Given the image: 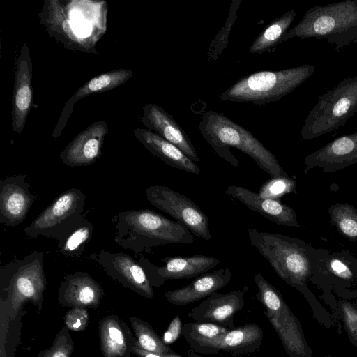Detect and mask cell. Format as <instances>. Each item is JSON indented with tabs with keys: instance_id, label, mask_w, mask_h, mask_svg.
<instances>
[{
	"instance_id": "obj_1",
	"label": "cell",
	"mask_w": 357,
	"mask_h": 357,
	"mask_svg": "<svg viewBox=\"0 0 357 357\" xmlns=\"http://www.w3.org/2000/svg\"><path fill=\"white\" fill-rule=\"evenodd\" d=\"M107 2L93 0L44 1L40 23L70 50L97 53L95 46L107 31Z\"/></svg>"
},
{
	"instance_id": "obj_2",
	"label": "cell",
	"mask_w": 357,
	"mask_h": 357,
	"mask_svg": "<svg viewBox=\"0 0 357 357\" xmlns=\"http://www.w3.org/2000/svg\"><path fill=\"white\" fill-rule=\"evenodd\" d=\"M112 221L115 227L114 242L136 254L167 244L195 241L193 234L183 224L150 209L121 211Z\"/></svg>"
},
{
	"instance_id": "obj_3",
	"label": "cell",
	"mask_w": 357,
	"mask_h": 357,
	"mask_svg": "<svg viewBox=\"0 0 357 357\" xmlns=\"http://www.w3.org/2000/svg\"><path fill=\"white\" fill-rule=\"evenodd\" d=\"M202 137L217 155L234 167L240 162L230 147L243 152L272 178L289 177L276 157L247 129L223 114L209 110L204 113L199 126Z\"/></svg>"
},
{
	"instance_id": "obj_4",
	"label": "cell",
	"mask_w": 357,
	"mask_h": 357,
	"mask_svg": "<svg viewBox=\"0 0 357 357\" xmlns=\"http://www.w3.org/2000/svg\"><path fill=\"white\" fill-rule=\"evenodd\" d=\"M326 39L337 52L357 43V0L315 6L282 38Z\"/></svg>"
},
{
	"instance_id": "obj_5",
	"label": "cell",
	"mask_w": 357,
	"mask_h": 357,
	"mask_svg": "<svg viewBox=\"0 0 357 357\" xmlns=\"http://www.w3.org/2000/svg\"><path fill=\"white\" fill-rule=\"evenodd\" d=\"M248 236L277 275L303 293L312 269L308 245L298 238L252 228L248 230Z\"/></svg>"
},
{
	"instance_id": "obj_6",
	"label": "cell",
	"mask_w": 357,
	"mask_h": 357,
	"mask_svg": "<svg viewBox=\"0 0 357 357\" xmlns=\"http://www.w3.org/2000/svg\"><path fill=\"white\" fill-rule=\"evenodd\" d=\"M315 71L311 64L282 70H263L245 76L219 97L234 102H252L262 105L279 101L301 85Z\"/></svg>"
},
{
	"instance_id": "obj_7",
	"label": "cell",
	"mask_w": 357,
	"mask_h": 357,
	"mask_svg": "<svg viewBox=\"0 0 357 357\" xmlns=\"http://www.w3.org/2000/svg\"><path fill=\"white\" fill-rule=\"evenodd\" d=\"M44 259L43 252L35 250L1 267V289L5 293L1 303L9 310L10 319L26 302L41 308L47 284Z\"/></svg>"
},
{
	"instance_id": "obj_8",
	"label": "cell",
	"mask_w": 357,
	"mask_h": 357,
	"mask_svg": "<svg viewBox=\"0 0 357 357\" xmlns=\"http://www.w3.org/2000/svg\"><path fill=\"white\" fill-rule=\"evenodd\" d=\"M357 113V77L342 79L320 96L307 116L301 135L312 139L344 126Z\"/></svg>"
},
{
	"instance_id": "obj_9",
	"label": "cell",
	"mask_w": 357,
	"mask_h": 357,
	"mask_svg": "<svg viewBox=\"0 0 357 357\" xmlns=\"http://www.w3.org/2000/svg\"><path fill=\"white\" fill-rule=\"evenodd\" d=\"M254 282L258 289L256 297L265 308L263 314L278 334L287 354L290 357H312L301 325L281 293L261 273L254 274Z\"/></svg>"
},
{
	"instance_id": "obj_10",
	"label": "cell",
	"mask_w": 357,
	"mask_h": 357,
	"mask_svg": "<svg viewBox=\"0 0 357 357\" xmlns=\"http://www.w3.org/2000/svg\"><path fill=\"white\" fill-rule=\"evenodd\" d=\"M85 201L86 195L81 190H67L24 228V234L33 238L44 236L61 241L85 218Z\"/></svg>"
},
{
	"instance_id": "obj_11",
	"label": "cell",
	"mask_w": 357,
	"mask_h": 357,
	"mask_svg": "<svg viewBox=\"0 0 357 357\" xmlns=\"http://www.w3.org/2000/svg\"><path fill=\"white\" fill-rule=\"evenodd\" d=\"M147 200L155 207L183 224L194 236L209 241V220L188 197L165 185H154L145 190Z\"/></svg>"
},
{
	"instance_id": "obj_12",
	"label": "cell",
	"mask_w": 357,
	"mask_h": 357,
	"mask_svg": "<svg viewBox=\"0 0 357 357\" xmlns=\"http://www.w3.org/2000/svg\"><path fill=\"white\" fill-rule=\"evenodd\" d=\"M138 262L144 270L152 287H159L167 280L189 279L206 273L219 263L220 259L203 255L171 256L161 259L164 264L158 266L142 256Z\"/></svg>"
},
{
	"instance_id": "obj_13",
	"label": "cell",
	"mask_w": 357,
	"mask_h": 357,
	"mask_svg": "<svg viewBox=\"0 0 357 357\" xmlns=\"http://www.w3.org/2000/svg\"><path fill=\"white\" fill-rule=\"evenodd\" d=\"M95 260L108 276L123 287L146 298H153V287L144 270L128 254L102 250Z\"/></svg>"
},
{
	"instance_id": "obj_14",
	"label": "cell",
	"mask_w": 357,
	"mask_h": 357,
	"mask_svg": "<svg viewBox=\"0 0 357 357\" xmlns=\"http://www.w3.org/2000/svg\"><path fill=\"white\" fill-rule=\"evenodd\" d=\"M26 178V174H17L0 181V222L6 227L22 223L37 198Z\"/></svg>"
},
{
	"instance_id": "obj_15",
	"label": "cell",
	"mask_w": 357,
	"mask_h": 357,
	"mask_svg": "<svg viewBox=\"0 0 357 357\" xmlns=\"http://www.w3.org/2000/svg\"><path fill=\"white\" fill-rule=\"evenodd\" d=\"M304 163L305 173L314 168L331 173L357 163V132L333 139L307 155Z\"/></svg>"
},
{
	"instance_id": "obj_16",
	"label": "cell",
	"mask_w": 357,
	"mask_h": 357,
	"mask_svg": "<svg viewBox=\"0 0 357 357\" xmlns=\"http://www.w3.org/2000/svg\"><path fill=\"white\" fill-rule=\"evenodd\" d=\"M248 287L244 286L227 294L215 293L192 308L190 316L195 321L234 328V317L243 308L244 296Z\"/></svg>"
},
{
	"instance_id": "obj_17",
	"label": "cell",
	"mask_w": 357,
	"mask_h": 357,
	"mask_svg": "<svg viewBox=\"0 0 357 357\" xmlns=\"http://www.w3.org/2000/svg\"><path fill=\"white\" fill-rule=\"evenodd\" d=\"M106 121L93 122L77 134L60 153L61 161L69 167L88 166L102 155V147L108 133Z\"/></svg>"
},
{
	"instance_id": "obj_18",
	"label": "cell",
	"mask_w": 357,
	"mask_h": 357,
	"mask_svg": "<svg viewBox=\"0 0 357 357\" xmlns=\"http://www.w3.org/2000/svg\"><path fill=\"white\" fill-rule=\"evenodd\" d=\"M142 111L143 114L139 119L146 129L176 146L195 162H200L188 134L172 115L153 103L144 105Z\"/></svg>"
},
{
	"instance_id": "obj_19",
	"label": "cell",
	"mask_w": 357,
	"mask_h": 357,
	"mask_svg": "<svg viewBox=\"0 0 357 357\" xmlns=\"http://www.w3.org/2000/svg\"><path fill=\"white\" fill-rule=\"evenodd\" d=\"M32 75L29 50L24 43L17 60L11 112L12 129L17 134L22 133L32 105Z\"/></svg>"
},
{
	"instance_id": "obj_20",
	"label": "cell",
	"mask_w": 357,
	"mask_h": 357,
	"mask_svg": "<svg viewBox=\"0 0 357 357\" xmlns=\"http://www.w3.org/2000/svg\"><path fill=\"white\" fill-rule=\"evenodd\" d=\"M226 194L277 225L301 227L294 209L280 200L264 198L248 188L235 185L229 186Z\"/></svg>"
},
{
	"instance_id": "obj_21",
	"label": "cell",
	"mask_w": 357,
	"mask_h": 357,
	"mask_svg": "<svg viewBox=\"0 0 357 357\" xmlns=\"http://www.w3.org/2000/svg\"><path fill=\"white\" fill-rule=\"evenodd\" d=\"M104 294L88 273L77 271L64 276L58 299L61 304L73 307H97Z\"/></svg>"
},
{
	"instance_id": "obj_22",
	"label": "cell",
	"mask_w": 357,
	"mask_h": 357,
	"mask_svg": "<svg viewBox=\"0 0 357 357\" xmlns=\"http://www.w3.org/2000/svg\"><path fill=\"white\" fill-rule=\"evenodd\" d=\"M231 280L229 268H220L199 275L189 284L165 292L167 301L175 305H185L216 293Z\"/></svg>"
},
{
	"instance_id": "obj_23",
	"label": "cell",
	"mask_w": 357,
	"mask_h": 357,
	"mask_svg": "<svg viewBox=\"0 0 357 357\" xmlns=\"http://www.w3.org/2000/svg\"><path fill=\"white\" fill-rule=\"evenodd\" d=\"M264 333L261 328L255 323L229 329L209 345L210 354L220 351L234 355H249L257 351L262 342Z\"/></svg>"
},
{
	"instance_id": "obj_24",
	"label": "cell",
	"mask_w": 357,
	"mask_h": 357,
	"mask_svg": "<svg viewBox=\"0 0 357 357\" xmlns=\"http://www.w3.org/2000/svg\"><path fill=\"white\" fill-rule=\"evenodd\" d=\"M133 73L132 70L128 69L114 70L93 77L79 87L65 104L61 117L53 131V137L56 139L61 135L76 102L93 93L112 90L123 84L132 77Z\"/></svg>"
},
{
	"instance_id": "obj_25",
	"label": "cell",
	"mask_w": 357,
	"mask_h": 357,
	"mask_svg": "<svg viewBox=\"0 0 357 357\" xmlns=\"http://www.w3.org/2000/svg\"><path fill=\"white\" fill-rule=\"evenodd\" d=\"M137 139L153 155L168 165L188 173L199 174L200 167L176 146L146 128L133 130Z\"/></svg>"
},
{
	"instance_id": "obj_26",
	"label": "cell",
	"mask_w": 357,
	"mask_h": 357,
	"mask_svg": "<svg viewBox=\"0 0 357 357\" xmlns=\"http://www.w3.org/2000/svg\"><path fill=\"white\" fill-rule=\"evenodd\" d=\"M99 337L104 357H124L127 354L129 339L118 317L107 316L100 321Z\"/></svg>"
},
{
	"instance_id": "obj_27",
	"label": "cell",
	"mask_w": 357,
	"mask_h": 357,
	"mask_svg": "<svg viewBox=\"0 0 357 357\" xmlns=\"http://www.w3.org/2000/svg\"><path fill=\"white\" fill-rule=\"evenodd\" d=\"M229 329L231 328L211 323L190 322L183 325L181 335L194 351L210 354L209 344Z\"/></svg>"
},
{
	"instance_id": "obj_28",
	"label": "cell",
	"mask_w": 357,
	"mask_h": 357,
	"mask_svg": "<svg viewBox=\"0 0 357 357\" xmlns=\"http://www.w3.org/2000/svg\"><path fill=\"white\" fill-rule=\"evenodd\" d=\"M294 10L286 12L272 21L255 38L249 48V52L261 54L270 50L282 41V38L296 17Z\"/></svg>"
},
{
	"instance_id": "obj_29",
	"label": "cell",
	"mask_w": 357,
	"mask_h": 357,
	"mask_svg": "<svg viewBox=\"0 0 357 357\" xmlns=\"http://www.w3.org/2000/svg\"><path fill=\"white\" fill-rule=\"evenodd\" d=\"M130 321L135 333L134 341L141 349L162 354L175 352L149 323L133 316L130 317Z\"/></svg>"
},
{
	"instance_id": "obj_30",
	"label": "cell",
	"mask_w": 357,
	"mask_h": 357,
	"mask_svg": "<svg viewBox=\"0 0 357 357\" xmlns=\"http://www.w3.org/2000/svg\"><path fill=\"white\" fill-rule=\"evenodd\" d=\"M93 231L92 223L84 218L63 239L57 241L60 253L66 257H79L84 252L85 245L91 240Z\"/></svg>"
},
{
	"instance_id": "obj_31",
	"label": "cell",
	"mask_w": 357,
	"mask_h": 357,
	"mask_svg": "<svg viewBox=\"0 0 357 357\" xmlns=\"http://www.w3.org/2000/svg\"><path fill=\"white\" fill-rule=\"evenodd\" d=\"M331 222L349 241H357V209L348 203H337L328 208Z\"/></svg>"
},
{
	"instance_id": "obj_32",
	"label": "cell",
	"mask_w": 357,
	"mask_h": 357,
	"mask_svg": "<svg viewBox=\"0 0 357 357\" xmlns=\"http://www.w3.org/2000/svg\"><path fill=\"white\" fill-rule=\"evenodd\" d=\"M295 188V181L289 177H273L263 183L258 194L264 198L279 200Z\"/></svg>"
},
{
	"instance_id": "obj_33",
	"label": "cell",
	"mask_w": 357,
	"mask_h": 357,
	"mask_svg": "<svg viewBox=\"0 0 357 357\" xmlns=\"http://www.w3.org/2000/svg\"><path fill=\"white\" fill-rule=\"evenodd\" d=\"M73 351V343L68 333L63 331L58 335L53 345L44 351L43 357H70Z\"/></svg>"
},
{
	"instance_id": "obj_34",
	"label": "cell",
	"mask_w": 357,
	"mask_h": 357,
	"mask_svg": "<svg viewBox=\"0 0 357 357\" xmlns=\"http://www.w3.org/2000/svg\"><path fill=\"white\" fill-rule=\"evenodd\" d=\"M89 313L86 308L75 307L68 310L64 321L68 329L75 331H84L89 323Z\"/></svg>"
},
{
	"instance_id": "obj_35",
	"label": "cell",
	"mask_w": 357,
	"mask_h": 357,
	"mask_svg": "<svg viewBox=\"0 0 357 357\" xmlns=\"http://www.w3.org/2000/svg\"><path fill=\"white\" fill-rule=\"evenodd\" d=\"M342 319L350 341L357 347V309L349 303L341 305Z\"/></svg>"
},
{
	"instance_id": "obj_36",
	"label": "cell",
	"mask_w": 357,
	"mask_h": 357,
	"mask_svg": "<svg viewBox=\"0 0 357 357\" xmlns=\"http://www.w3.org/2000/svg\"><path fill=\"white\" fill-rule=\"evenodd\" d=\"M183 324L179 315H176L169 323L166 331L163 334V341L169 344L174 342L181 335Z\"/></svg>"
},
{
	"instance_id": "obj_37",
	"label": "cell",
	"mask_w": 357,
	"mask_h": 357,
	"mask_svg": "<svg viewBox=\"0 0 357 357\" xmlns=\"http://www.w3.org/2000/svg\"><path fill=\"white\" fill-rule=\"evenodd\" d=\"M130 350L132 353L138 357H183L177 353L174 352L171 354H157L145 351L138 347L134 341V338L131 337Z\"/></svg>"
},
{
	"instance_id": "obj_38",
	"label": "cell",
	"mask_w": 357,
	"mask_h": 357,
	"mask_svg": "<svg viewBox=\"0 0 357 357\" xmlns=\"http://www.w3.org/2000/svg\"><path fill=\"white\" fill-rule=\"evenodd\" d=\"M331 271L336 275L344 279H349L351 277L350 269L339 259H332L329 263Z\"/></svg>"
},
{
	"instance_id": "obj_39",
	"label": "cell",
	"mask_w": 357,
	"mask_h": 357,
	"mask_svg": "<svg viewBox=\"0 0 357 357\" xmlns=\"http://www.w3.org/2000/svg\"><path fill=\"white\" fill-rule=\"evenodd\" d=\"M187 355L188 357H204V356H202L201 355H199L198 353L194 351L190 348H189L187 350Z\"/></svg>"
},
{
	"instance_id": "obj_40",
	"label": "cell",
	"mask_w": 357,
	"mask_h": 357,
	"mask_svg": "<svg viewBox=\"0 0 357 357\" xmlns=\"http://www.w3.org/2000/svg\"><path fill=\"white\" fill-rule=\"evenodd\" d=\"M325 357H338V356H325Z\"/></svg>"
},
{
	"instance_id": "obj_41",
	"label": "cell",
	"mask_w": 357,
	"mask_h": 357,
	"mask_svg": "<svg viewBox=\"0 0 357 357\" xmlns=\"http://www.w3.org/2000/svg\"><path fill=\"white\" fill-rule=\"evenodd\" d=\"M4 357H6V356H4Z\"/></svg>"
}]
</instances>
